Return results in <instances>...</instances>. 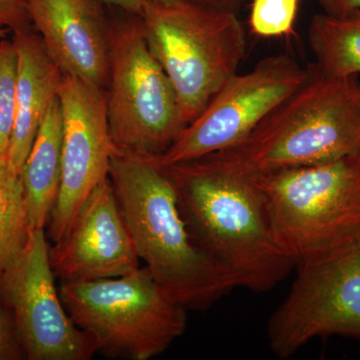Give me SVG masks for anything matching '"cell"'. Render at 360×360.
Wrapping results in <instances>:
<instances>
[{
  "mask_svg": "<svg viewBox=\"0 0 360 360\" xmlns=\"http://www.w3.org/2000/svg\"><path fill=\"white\" fill-rule=\"evenodd\" d=\"M165 167L194 241L236 288L267 292L295 269L276 240L264 193L253 179L217 172L198 160Z\"/></svg>",
  "mask_w": 360,
  "mask_h": 360,
  "instance_id": "1",
  "label": "cell"
},
{
  "mask_svg": "<svg viewBox=\"0 0 360 360\" xmlns=\"http://www.w3.org/2000/svg\"><path fill=\"white\" fill-rule=\"evenodd\" d=\"M110 179L139 259L172 302L186 310L210 309L236 288L194 241L158 158L115 151Z\"/></svg>",
  "mask_w": 360,
  "mask_h": 360,
  "instance_id": "2",
  "label": "cell"
},
{
  "mask_svg": "<svg viewBox=\"0 0 360 360\" xmlns=\"http://www.w3.org/2000/svg\"><path fill=\"white\" fill-rule=\"evenodd\" d=\"M359 149V77H328L314 65L307 79L245 139L196 160L217 172L253 177Z\"/></svg>",
  "mask_w": 360,
  "mask_h": 360,
  "instance_id": "3",
  "label": "cell"
},
{
  "mask_svg": "<svg viewBox=\"0 0 360 360\" xmlns=\"http://www.w3.org/2000/svg\"><path fill=\"white\" fill-rule=\"evenodd\" d=\"M251 179L264 193L276 240L295 267L359 238L360 149Z\"/></svg>",
  "mask_w": 360,
  "mask_h": 360,
  "instance_id": "4",
  "label": "cell"
},
{
  "mask_svg": "<svg viewBox=\"0 0 360 360\" xmlns=\"http://www.w3.org/2000/svg\"><path fill=\"white\" fill-rule=\"evenodd\" d=\"M59 295L75 326L108 359H155L186 330L187 310L146 266L115 278L63 283Z\"/></svg>",
  "mask_w": 360,
  "mask_h": 360,
  "instance_id": "5",
  "label": "cell"
},
{
  "mask_svg": "<svg viewBox=\"0 0 360 360\" xmlns=\"http://www.w3.org/2000/svg\"><path fill=\"white\" fill-rule=\"evenodd\" d=\"M142 27L151 53L165 71L186 124L193 122L245 56L238 13L143 1Z\"/></svg>",
  "mask_w": 360,
  "mask_h": 360,
  "instance_id": "6",
  "label": "cell"
},
{
  "mask_svg": "<svg viewBox=\"0 0 360 360\" xmlns=\"http://www.w3.org/2000/svg\"><path fill=\"white\" fill-rule=\"evenodd\" d=\"M106 110L120 153L160 158L186 124L167 73L149 49L141 15L111 23Z\"/></svg>",
  "mask_w": 360,
  "mask_h": 360,
  "instance_id": "7",
  "label": "cell"
},
{
  "mask_svg": "<svg viewBox=\"0 0 360 360\" xmlns=\"http://www.w3.org/2000/svg\"><path fill=\"white\" fill-rule=\"evenodd\" d=\"M295 269L290 293L267 323L272 354L290 359L316 338H360V236Z\"/></svg>",
  "mask_w": 360,
  "mask_h": 360,
  "instance_id": "8",
  "label": "cell"
},
{
  "mask_svg": "<svg viewBox=\"0 0 360 360\" xmlns=\"http://www.w3.org/2000/svg\"><path fill=\"white\" fill-rule=\"evenodd\" d=\"M309 75V68H302L288 54L267 56L248 72L236 73L158 160L165 165H179L231 148L297 89Z\"/></svg>",
  "mask_w": 360,
  "mask_h": 360,
  "instance_id": "9",
  "label": "cell"
},
{
  "mask_svg": "<svg viewBox=\"0 0 360 360\" xmlns=\"http://www.w3.org/2000/svg\"><path fill=\"white\" fill-rule=\"evenodd\" d=\"M45 229L0 274V303L13 316L25 359L89 360L96 348L66 311L49 258Z\"/></svg>",
  "mask_w": 360,
  "mask_h": 360,
  "instance_id": "10",
  "label": "cell"
},
{
  "mask_svg": "<svg viewBox=\"0 0 360 360\" xmlns=\"http://www.w3.org/2000/svg\"><path fill=\"white\" fill-rule=\"evenodd\" d=\"M63 113V174L47 231L52 243L65 238L90 193L110 179L111 141L106 90L63 75L58 91Z\"/></svg>",
  "mask_w": 360,
  "mask_h": 360,
  "instance_id": "11",
  "label": "cell"
},
{
  "mask_svg": "<svg viewBox=\"0 0 360 360\" xmlns=\"http://www.w3.org/2000/svg\"><path fill=\"white\" fill-rule=\"evenodd\" d=\"M49 258L63 283L115 278L141 267L110 179L90 193L65 238L49 246Z\"/></svg>",
  "mask_w": 360,
  "mask_h": 360,
  "instance_id": "12",
  "label": "cell"
},
{
  "mask_svg": "<svg viewBox=\"0 0 360 360\" xmlns=\"http://www.w3.org/2000/svg\"><path fill=\"white\" fill-rule=\"evenodd\" d=\"M98 0H30L28 13L63 75L108 89L111 23Z\"/></svg>",
  "mask_w": 360,
  "mask_h": 360,
  "instance_id": "13",
  "label": "cell"
},
{
  "mask_svg": "<svg viewBox=\"0 0 360 360\" xmlns=\"http://www.w3.org/2000/svg\"><path fill=\"white\" fill-rule=\"evenodd\" d=\"M18 56L15 122L6 153L9 169L21 175L47 111L58 96L63 73L32 30L13 33Z\"/></svg>",
  "mask_w": 360,
  "mask_h": 360,
  "instance_id": "14",
  "label": "cell"
},
{
  "mask_svg": "<svg viewBox=\"0 0 360 360\" xmlns=\"http://www.w3.org/2000/svg\"><path fill=\"white\" fill-rule=\"evenodd\" d=\"M63 139V113L58 96L40 125L20 175L32 231L46 229L58 200Z\"/></svg>",
  "mask_w": 360,
  "mask_h": 360,
  "instance_id": "15",
  "label": "cell"
},
{
  "mask_svg": "<svg viewBox=\"0 0 360 360\" xmlns=\"http://www.w3.org/2000/svg\"><path fill=\"white\" fill-rule=\"evenodd\" d=\"M309 44L315 68L331 77H360V11L312 16Z\"/></svg>",
  "mask_w": 360,
  "mask_h": 360,
  "instance_id": "16",
  "label": "cell"
},
{
  "mask_svg": "<svg viewBox=\"0 0 360 360\" xmlns=\"http://www.w3.org/2000/svg\"><path fill=\"white\" fill-rule=\"evenodd\" d=\"M20 175L0 158V274L25 250L32 232Z\"/></svg>",
  "mask_w": 360,
  "mask_h": 360,
  "instance_id": "17",
  "label": "cell"
},
{
  "mask_svg": "<svg viewBox=\"0 0 360 360\" xmlns=\"http://www.w3.org/2000/svg\"><path fill=\"white\" fill-rule=\"evenodd\" d=\"M18 56L13 40H0V158L6 155L15 122Z\"/></svg>",
  "mask_w": 360,
  "mask_h": 360,
  "instance_id": "18",
  "label": "cell"
},
{
  "mask_svg": "<svg viewBox=\"0 0 360 360\" xmlns=\"http://www.w3.org/2000/svg\"><path fill=\"white\" fill-rule=\"evenodd\" d=\"M300 0H252L250 25L260 37H278L292 32Z\"/></svg>",
  "mask_w": 360,
  "mask_h": 360,
  "instance_id": "19",
  "label": "cell"
},
{
  "mask_svg": "<svg viewBox=\"0 0 360 360\" xmlns=\"http://www.w3.org/2000/svg\"><path fill=\"white\" fill-rule=\"evenodd\" d=\"M25 359L13 316L0 303V360Z\"/></svg>",
  "mask_w": 360,
  "mask_h": 360,
  "instance_id": "20",
  "label": "cell"
},
{
  "mask_svg": "<svg viewBox=\"0 0 360 360\" xmlns=\"http://www.w3.org/2000/svg\"><path fill=\"white\" fill-rule=\"evenodd\" d=\"M28 2L30 0H0V25L13 33L32 30Z\"/></svg>",
  "mask_w": 360,
  "mask_h": 360,
  "instance_id": "21",
  "label": "cell"
},
{
  "mask_svg": "<svg viewBox=\"0 0 360 360\" xmlns=\"http://www.w3.org/2000/svg\"><path fill=\"white\" fill-rule=\"evenodd\" d=\"M163 6L202 7L238 13L246 0H142Z\"/></svg>",
  "mask_w": 360,
  "mask_h": 360,
  "instance_id": "22",
  "label": "cell"
},
{
  "mask_svg": "<svg viewBox=\"0 0 360 360\" xmlns=\"http://www.w3.org/2000/svg\"><path fill=\"white\" fill-rule=\"evenodd\" d=\"M322 13L341 16L360 11V0H319Z\"/></svg>",
  "mask_w": 360,
  "mask_h": 360,
  "instance_id": "23",
  "label": "cell"
},
{
  "mask_svg": "<svg viewBox=\"0 0 360 360\" xmlns=\"http://www.w3.org/2000/svg\"><path fill=\"white\" fill-rule=\"evenodd\" d=\"M108 7H115L125 13L141 15L143 9L142 0H98Z\"/></svg>",
  "mask_w": 360,
  "mask_h": 360,
  "instance_id": "24",
  "label": "cell"
},
{
  "mask_svg": "<svg viewBox=\"0 0 360 360\" xmlns=\"http://www.w3.org/2000/svg\"><path fill=\"white\" fill-rule=\"evenodd\" d=\"M7 28L4 27V26L0 25V39H4V35H6Z\"/></svg>",
  "mask_w": 360,
  "mask_h": 360,
  "instance_id": "25",
  "label": "cell"
},
{
  "mask_svg": "<svg viewBox=\"0 0 360 360\" xmlns=\"http://www.w3.org/2000/svg\"><path fill=\"white\" fill-rule=\"evenodd\" d=\"M359 94H360V79H359Z\"/></svg>",
  "mask_w": 360,
  "mask_h": 360,
  "instance_id": "26",
  "label": "cell"
}]
</instances>
